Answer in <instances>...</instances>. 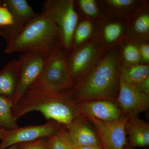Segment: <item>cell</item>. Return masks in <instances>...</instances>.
Wrapping results in <instances>:
<instances>
[{
	"label": "cell",
	"instance_id": "1",
	"mask_svg": "<svg viewBox=\"0 0 149 149\" xmlns=\"http://www.w3.org/2000/svg\"><path fill=\"white\" fill-rule=\"evenodd\" d=\"M72 91L57 93L28 88L14 105L13 115L17 120L30 112L39 111L47 120L56 121L68 128L80 114L72 100Z\"/></svg>",
	"mask_w": 149,
	"mask_h": 149
},
{
	"label": "cell",
	"instance_id": "2",
	"mask_svg": "<svg viewBox=\"0 0 149 149\" xmlns=\"http://www.w3.org/2000/svg\"><path fill=\"white\" fill-rule=\"evenodd\" d=\"M118 49L104 54L88 74L74 85L72 99L75 103L104 100L114 102L119 86Z\"/></svg>",
	"mask_w": 149,
	"mask_h": 149
},
{
	"label": "cell",
	"instance_id": "3",
	"mask_svg": "<svg viewBox=\"0 0 149 149\" xmlns=\"http://www.w3.org/2000/svg\"><path fill=\"white\" fill-rule=\"evenodd\" d=\"M6 40L7 45L4 52L7 54H23L35 51L51 52L57 47H63L57 27L42 14Z\"/></svg>",
	"mask_w": 149,
	"mask_h": 149
},
{
	"label": "cell",
	"instance_id": "4",
	"mask_svg": "<svg viewBox=\"0 0 149 149\" xmlns=\"http://www.w3.org/2000/svg\"><path fill=\"white\" fill-rule=\"evenodd\" d=\"M67 56V52L62 46L51 52L42 73L29 88L57 93L72 91L74 83L70 74Z\"/></svg>",
	"mask_w": 149,
	"mask_h": 149
},
{
	"label": "cell",
	"instance_id": "5",
	"mask_svg": "<svg viewBox=\"0 0 149 149\" xmlns=\"http://www.w3.org/2000/svg\"><path fill=\"white\" fill-rule=\"evenodd\" d=\"M42 14L55 24L61 36L63 47L67 52L70 51L79 19L74 1L48 0L44 3Z\"/></svg>",
	"mask_w": 149,
	"mask_h": 149
},
{
	"label": "cell",
	"instance_id": "6",
	"mask_svg": "<svg viewBox=\"0 0 149 149\" xmlns=\"http://www.w3.org/2000/svg\"><path fill=\"white\" fill-rule=\"evenodd\" d=\"M106 51L101 43L93 37L73 49L69 55L68 53V66L74 86L95 66Z\"/></svg>",
	"mask_w": 149,
	"mask_h": 149
},
{
	"label": "cell",
	"instance_id": "7",
	"mask_svg": "<svg viewBox=\"0 0 149 149\" xmlns=\"http://www.w3.org/2000/svg\"><path fill=\"white\" fill-rule=\"evenodd\" d=\"M50 53L47 51H32L19 56L17 60L18 85L13 105L40 76Z\"/></svg>",
	"mask_w": 149,
	"mask_h": 149
},
{
	"label": "cell",
	"instance_id": "8",
	"mask_svg": "<svg viewBox=\"0 0 149 149\" xmlns=\"http://www.w3.org/2000/svg\"><path fill=\"white\" fill-rule=\"evenodd\" d=\"M62 125L56 121L50 120L42 125H29L7 130L0 144V149H5L14 145L49 138L57 132Z\"/></svg>",
	"mask_w": 149,
	"mask_h": 149
},
{
	"label": "cell",
	"instance_id": "9",
	"mask_svg": "<svg viewBox=\"0 0 149 149\" xmlns=\"http://www.w3.org/2000/svg\"><path fill=\"white\" fill-rule=\"evenodd\" d=\"M85 116L94 125L104 149H124L127 144L125 125L128 117L123 116L118 120L107 122Z\"/></svg>",
	"mask_w": 149,
	"mask_h": 149
},
{
	"label": "cell",
	"instance_id": "10",
	"mask_svg": "<svg viewBox=\"0 0 149 149\" xmlns=\"http://www.w3.org/2000/svg\"><path fill=\"white\" fill-rule=\"evenodd\" d=\"M119 77V90L116 99L118 106L123 116L137 117L138 115L148 109L149 95Z\"/></svg>",
	"mask_w": 149,
	"mask_h": 149
},
{
	"label": "cell",
	"instance_id": "11",
	"mask_svg": "<svg viewBox=\"0 0 149 149\" xmlns=\"http://www.w3.org/2000/svg\"><path fill=\"white\" fill-rule=\"evenodd\" d=\"M1 3L8 9L13 17L12 26L0 28V35L6 40L40 14L33 10L26 0H5Z\"/></svg>",
	"mask_w": 149,
	"mask_h": 149
},
{
	"label": "cell",
	"instance_id": "12",
	"mask_svg": "<svg viewBox=\"0 0 149 149\" xmlns=\"http://www.w3.org/2000/svg\"><path fill=\"white\" fill-rule=\"evenodd\" d=\"M79 112L102 121H114L123 116L121 109L114 102L104 100L85 101L77 103Z\"/></svg>",
	"mask_w": 149,
	"mask_h": 149
},
{
	"label": "cell",
	"instance_id": "13",
	"mask_svg": "<svg viewBox=\"0 0 149 149\" xmlns=\"http://www.w3.org/2000/svg\"><path fill=\"white\" fill-rule=\"evenodd\" d=\"M88 121L86 117L80 113L67 128L68 136L73 149L101 144L95 130Z\"/></svg>",
	"mask_w": 149,
	"mask_h": 149
},
{
	"label": "cell",
	"instance_id": "14",
	"mask_svg": "<svg viewBox=\"0 0 149 149\" xmlns=\"http://www.w3.org/2000/svg\"><path fill=\"white\" fill-rule=\"evenodd\" d=\"M127 22L105 18L100 21L94 37L100 42L106 51L126 39Z\"/></svg>",
	"mask_w": 149,
	"mask_h": 149
},
{
	"label": "cell",
	"instance_id": "15",
	"mask_svg": "<svg viewBox=\"0 0 149 149\" xmlns=\"http://www.w3.org/2000/svg\"><path fill=\"white\" fill-rule=\"evenodd\" d=\"M126 39L137 43H148L149 37V13L143 4L127 20Z\"/></svg>",
	"mask_w": 149,
	"mask_h": 149
},
{
	"label": "cell",
	"instance_id": "16",
	"mask_svg": "<svg viewBox=\"0 0 149 149\" xmlns=\"http://www.w3.org/2000/svg\"><path fill=\"white\" fill-rule=\"evenodd\" d=\"M19 83L18 62L13 59L0 71V96L14 101Z\"/></svg>",
	"mask_w": 149,
	"mask_h": 149
},
{
	"label": "cell",
	"instance_id": "17",
	"mask_svg": "<svg viewBox=\"0 0 149 149\" xmlns=\"http://www.w3.org/2000/svg\"><path fill=\"white\" fill-rule=\"evenodd\" d=\"M130 146L146 147L149 145V125L145 120L137 117H128L125 125Z\"/></svg>",
	"mask_w": 149,
	"mask_h": 149
},
{
	"label": "cell",
	"instance_id": "18",
	"mask_svg": "<svg viewBox=\"0 0 149 149\" xmlns=\"http://www.w3.org/2000/svg\"><path fill=\"white\" fill-rule=\"evenodd\" d=\"M100 2L108 13L126 21L144 4L136 0H104Z\"/></svg>",
	"mask_w": 149,
	"mask_h": 149
},
{
	"label": "cell",
	"instance_id": "19",
	"mask_svg": "<svg viewBox=\"0 0 149 149\" xmlns=\"http://www.w3.org/2000/svg\"><path fill=\"white\" fill-rule=\"evenodd\" d=\"M119 77L126 83L137 87L149 77V64L124 65L118 64Z\"/></svg>",
	"mask_w": 149,
	"mask_h": 149
},
{
	"label": "cell",
	"instance_id": "20",
	"mask_svg": "<svg viewBox=\"0 0 149 149\" xmlns=\"http://www.w3.org/2000/svg\"><path fill=\"white\" fill-rule=\"evenodd\" d=\"M123 44L118 54L119 64L124 65H133L141 64V56L139 45L127 40Z\"/></svg>",
	"mask_w": 149,
	"mask_h": 149
},
{
	"label": "cell",
	"instance_id": "21",
	"mask_svg": "<svg viewBox=\"0 0 149 149\" xmlns=\"http://www.w3.org/2000/svg\"><path fill=\"white\" fill-rule=\"evenodd\" d=\"M13 106L11 100L0 96V128L10 130L19 127L13 115Z\"/></svg>",
	"mask_w": 149,
	"mask_h": 149
},
{
	"label": "cell",
	"instance_id": "22",
	"mask_svg": "<svg viewBox=\"0 0 149 149\" xmlns=\"http://www.w3.org/2000/svg\"><path fill=\"white\" fill-rule=\"evenodd\" d=\"M94 31V26L91 20H84L78 23L73 35L71 49L84 44Z\"/></svg>",
	"mask_w": 149,
	"mask_h": 149
},
{
	"label": "cell",
	"instance_id": "23",
	"mask_svg": "<svg viewBox=\"0 0 149 149\" xmlns=\"http://www.w3.org/2000/svg\"><path fill=\"white\" fill-rule=\"evenodd\" d=\"M48 139L49 149H74L68 136L66 126L62 125L58 131Z\"/></svg>",
	"mask_w": 149,
	"mask_h": 149
},
{
	"label": "cell",
	"instance_id": "24",
	"mask_svg": "<svg viewBox=\"0 0 149 149\" xmlns=\"http://www.w3.org/2000/svg\"><path fill=\"white\" fill-rule=\"evenodd\" d=\"M78 3L80 10L89 18L100 21L105 18L102 15L95 0H79Z\"/></svg>",
	"mask_w": 149,
	"mask_h": 149
},
{
	"label": "cell",
	"instance_id": "25",
	"mask_svg": "<svg viewBox=\"0 0 149 149\" xmlns=\"http://www.w3.org/2000/svg\"><path fill=\"white\" fill-rule=\"evenodd\" d=\"M17 149H49L48 139L43 138L32 142L18 144Z\"/></svg>",
	"mask_w": 149,
	"mask_h": 149
},
{
	"label": "cell",
	"instance_id": "26",
	"mask_svg": "<svg viewBox=\"0 0 149 149\" xmlns=\"http://www.w3.org/2000/svg\"><path fill=\"white\" fill-rule=\"evenodd\" d=\"M13 24V17L8 9L0 6V28L10 27Z\"/></svg>",
	"mask_w": 149,
	"mask_h": 149
},
{
	"label": "cell",
	"instance_id": "27",
	"mask_svg": "<svg viewBox=\"0 0 149 149\" xmlns=\"http://www.w3.org/2000/svg\"><path fill=\"white\" fill-rule=\"evenodd\" d=\"M141 56V64H149V45L148 43L138 44Z\"/></svg>",
	"mask_w": 149,
	"mask_h": 149
},
{
	"label": "cell",
	"instance_id": "28",
	"mask_svg": "<svg viewBox=\"0 0 149 149\" xmlns=\"http://www.w3.org/2000/svg\"><path fill=\"white\" fill-rule=\"evenodd\" d=\"M136 87L142 93L149 95V77Z\"/></svg>",
	"mask_w": 149,
	"mask_h": 149
},
{
	"label": "cell",
	"instance_id": "29",
	"mask_svg": "<svg viewBox=\"0 0 149 149\" xmlns=\"http://www.w3.org/2000/svg\"><path fill=\"white\" fill-rule=\"evenodd\" d=\"M74 149H104L101 144L95 146H89L80 147Z\"/></svg>",
	"mask_w": 149,
	"mask_h": 149
},
{
	"label": "cell",
	"instance_id": "30",
	"mask_svg": "<svg viewBox=\"0 0 149 149\" xmlns=\"http://www.w3.org/2000/svg\"><path fill=\"white\" fill-rule=\"evenodd\" d=\"M6 130L3 129V128H0V140H1V141L2 140L4 136L5 135Z\"/></svg>",
	"mask_w": 149,
	"mask_h": 149
},
{
	"label": "cell",
	"instance_id": "31",
	"mask_svg": "<svg viewBox=\"0 0 149 149\" xmlns=\"http://www.w3.org/2000/svg\"><path fill=\"white\" fill-rule=\"evenodd\" d=\"M17 148H18V145H15L5 149H17Z\"/></svg>",
	"mask_w": 149,
	"mask_h": 149
},
{
	"label": "cell",
	"instance_id": "32",
	"mask_svg": "<svg viewBox=\"0 0 149 149\" xmlns=\"http://www.w3.org/2000/svg\"><path fill=\"white\" fill-rule=\"evenodd\" d=\"M124 149H136L135 148H133V147H132L131 146L127 147L126 146H125V148H124Z\"/></svg>",
	"mask_w": 149,
	"mask_h": 149
},
{
	"label": "cell",
	"instance_id": "33",
	"mask_svg": "<svg viewBox=\"0 0 149 149\" xmlns=\"http://www.w3.org/2000/svg\"><path fill=\"white\" fill-rule=\"evenodd\" d=\"M1 5V1H0V6Z\"/></svg>",
	"mask_w": 149,
	"mask_h": 149
}]
</instances>
